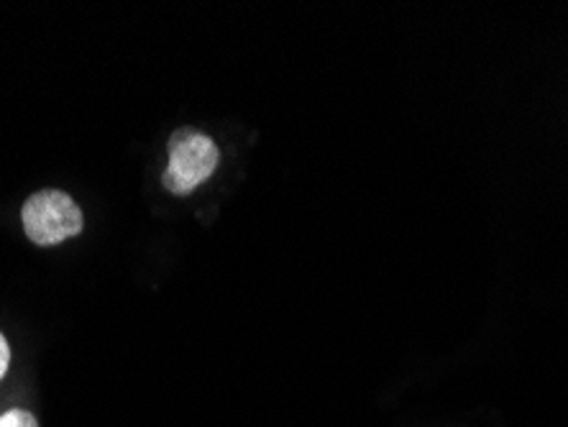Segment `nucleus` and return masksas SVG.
I'll return each mask as SVG.
<instances>
[{"label": "nucleus", "instance_id": "nucleus-2", "mask_svg": "<svg viewBox=\"0 0 568 427\" xmlns=\"http://www.w3.org/2000/svg\"><path fill=\"white\" fill-rule=\"evenodd\" d=\"M21 225L31 244L60 246L78 238L85 228V215L64 190H39L21 207Z\"/></svg>", "mask_w": 568, "mask_h": 427}, {"label": "nucleus", "instance_id": "nucleus-3", "mask_svg": "<svg viewBox=\"0 0 568 427\" xmlns=\"http://www.w3.org/2000/svg\"><path fill=\"white\" fill-rule=\"evenodd\" d=\"M0 427H39V423H37V417L29 413V409L13 407V409H6V413L0 415Z\"/></svg>", "mask_w": 568, "mask_h": 427}, {"label": "nucleus", "instance_id": "nucleus-4", "mask_svg": "<svg viewBox=\"0 0 568 427\" xmlns=\"http://www.w3.org/2000/svg\"><path fill=\"white\" fill-rule=\"evenodd\" d=\"M8 366H11V346H8L6 336L0 333V382H3V376L8 374Z\"/></svg>", "mask_w": 568, "mask_h": 427}, {"label": "nucleus", "instance_id": "nucleus-1", "mask_svg": "<svg viewBox=\"0 0 568 427\" xmlns=\"http://www.w3.org/2000/svg\"><path fill=\"white\" fill-rule=\"evenodd\" d=\"M221 164V149L207 133L197 129H178L166 144V166L162 184L174 197H187L200 184L213 177Z\"/></svg>", "mask_w": 568, "mask_h": 427}]
</instances>
